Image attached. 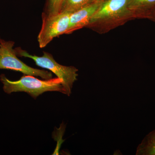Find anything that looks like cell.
I'll return each mask as SVG.
<instances>
[{"mask_svg": "<svg viewBox=\"0 0 155 155\" xmlns=\"http://www.w3.org/2000/svg\"><path fill=\"white\" fill-rule=\"evenodd\" d=\"M0 80L3 84V90L8 94L17 92L27 93L33 98L47 91H58L67 95L62 81L58 78L40 80L30 75H23L19 80L12 81L2 74Z\"/></svg>", "mask_w": 155, "mask_h": 155, "instance_id": "6da1fadb", "label": "cell"}, {"mask_svg": "<svg viewBox=\"0 0 155 155\" xmlns=\"http://www.w3.org/2000/svg\"><path fill=\"white\" fill-rule=\"evenodd\" d=\"M17 55L32 59L39 67L49 70L62 81L63 86L69 96L72 93L73 84L77 80L78 70L74 67H67L58 64L50 53L44 52L41 57L30 54L21 48L15 49Z\"/></svg>", "mask_w": 155, "mask_h": 155, "instance_id": "7a4b0ae2", "label": "cell"}, {"mask_svg": "<svg viewBox=\"0 0 155 155\" xmlns=\"http://www.w3.org/2000/svg\"><path fill=\"white\" fill-rule=\"evenodd\" d=\"M14 42L2 39L0 44V69H9L21 72L26 75L39 76L43 79H49L52 78L51 72L29 67L17 58Z\"/></svg>", "mask_w": 155, "mask_h": 155, "instance_id": "3957f363", "label": "cell"}, {"mask_svg": "<svg viewBox=\"0 0 155 155\" xmlns=\"http://www.w3.org/2000/svg\"><path fill=\"white\" fill-rule=\"evenodd\" d=\"M71 14L61 12L52 16H42V25L38 37L40 48L45 47L54 38L67 33Z\"/></svg>", "mask_w": 155, "mask_h": 155, "instance_id": "277c9868", "label": "cell"}, {"mask_svg": "<svg viewBox=\"0 0 155 155\" xmlns=\"http://www.w3.org/2000/svg\"><path fill=\"white\" fill-rule=\"evenodd\" d=\"M128 0H103L89 24L121 17L129 11Z\"/></svg>", "mask_w": 155, "mask_h": 155, "instance_id": "5b68a950", "label": "cell"}, {"mask_svg": "<svg viewBox=\"0 0 155 155\" xmlns=\"http://www.w3.org/2000/svg\"><path fill=\"white\" fill-rule=\"evenodd\" d=\"M103 0H96L94 2L73 12L69 18V28L67 33H71L89 24L94 14L100 8Z\"/></svg>", "mask_w": 155, "mask_h": 155, "instance_id": "8992f818", "label": "cell"}, {"mask_svg": "<svg viewBox=\"0 0 155 155\" xmlns=\"http://www.w3.org/2000/svg\"><path fill=\"white\" fill-rule=\"evenodd\" d=\"M128 6L129 10L150 17L155 10V0H128Z\"/></svg>", "mask_w": 155, "mask_h": 155, "instance_id": "52a82bcc", "label": "cell"}, {"mask_svg": "<svg viewBox=\"0 0 155 155\" xmlns=\"http://www.w3.org/2000/svg\"><path fill=\"white\" fill-rule=\"evenodd\" d=\"M136 155H155V129L147 134L138 145Z\"/></svg>", "mask_w": 155, "mask_h": 155, "instance_id": "ba28073f", "label": "cell"}, {"mask_svg": "<svg viewBox=\"0 0 155 155\" xmlns=\"http://www.w3.org/2000/svg\"><path fill=\"white\" fill-rule=\"evenodd\" d=\"M96 0H64L61 7V12L72 13L82 8Z\"/></svg>", "mask_w": 155, "mask_h": 155, "instance_id": "9c48e42d", "label": "cell"}, {"mask_svg": "<svg viewBox=\"0 0 155 155\" xmlns=\"http://www.w3.org/2000/svg\"><path fill=\"white\" fill-rule=\"evenodd\" d=\"M64 0H47L44 13L42 16L48 17L59 14Z\"/></svg>", "mask_w": 155, "mask_h": 155, "instance_id": "30bf717a", "label": "cell"}, {"mask_svg": "<svg viewBox=\"0 0 155 155\" xmlns=\"http://www.w3.org/2000/svg\"><path fill=\"white\" fill-rule=\"evenodd\" d=\"M150 17H151V18H153V19H154L155 20V10L152 14L151 15V16H150Z\"/></svg>", "mask_w": 155, "mask_h": 155, "instance_id": "8fae6325", "label": "cell"}, {"mask_svg": "<svg viewBox=\"0 0 155 155\" xmlns=\"http://www.w3.org/2000/svg\"><path fill=\"white\" fill-rule=\"evenodd\" d=\"M2 39L1 38H0V44H1V41H2Z\"/></svg>", "mask_w": 155, "mask_h": 155, "instance_id": "7c38bea8", "label": "cell"}]
</instances>
